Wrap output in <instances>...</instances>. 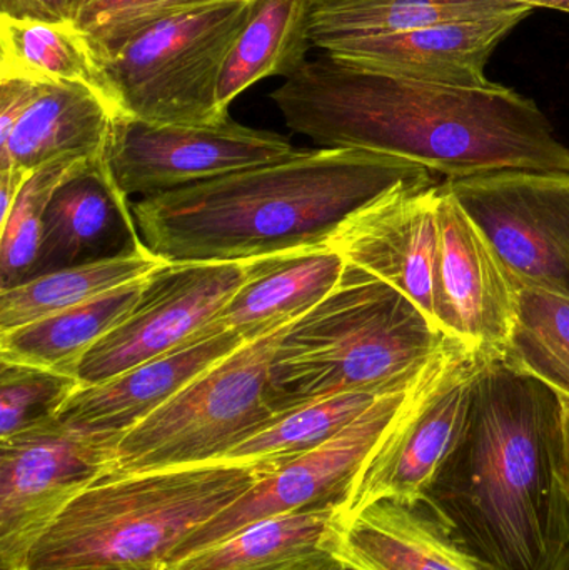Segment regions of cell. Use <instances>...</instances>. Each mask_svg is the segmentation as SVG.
<instances>
[{"label":"cell","instance_id":"obj_28","mask_svg":"<svg viewBox=\"0 0 569 570\" xmlns=\"http://www.w3.org/2000/svg\"><path fill=\"white\" fill-rule=\"evenodd\" d=\"M381 395L384 394L350 392L291 409L234 448L223 461L266 462L279 468L330 441Z\"/></svg>","mask_w":569,"mask_h":570},{"label":"cell","instance_id":"obj_4","mask_svg":"<svg viewBox=\"0 0 569 570\" xmlns=\"http://www.w3.org/2000/svg\"><path fill=\"white\" fill-rule=\"evenodd\" d=\"M451 341L400 288L346 263L337 287L281 337L267 397L283 414L350 392L387 394L416 381Z\"/></svg>","mask_w":569,"mask_h":570},{"label":"cell","instance_id":"obj_35","mask_svg":"<svg viewBox=\"0 0 569 570\" xmlns=\"http://www.w3.org/2000/svg\"><path fill=\"white\" fill-rule=\"evenodd\" d=\"M503 2L527 3L533 7H547V9L560 10V12H568L569 0H503Z\"/></svg>","mask_w":569,"mask_h":570},{"label":"cell","instance_id":"obj_18","mask_svg":"<svg viewBox=\"0 0 569 570\" xmlns=\"http://www.w3.org/2000/svg\"><path fill=\"white\" fill-rule=\"evenodd\" d=\"M106 157L89 160L53 194L33 277L146 246Z\"/></svg>","mask_w":569,"mask_h":570},{"label":"cell","instance_id":"obj_31","mask_svg":"<svg viewBox=\"0 0 569 570\" xmlns=\"http://www.w3.org/2000/svg\"><path fill=\"white\" fill-rule=\"evenodd\" d=\"M79 387L73 375L0 361V439L56 421Z\"/></svg>","mask_w":569,"mask_h":570},{"label":"cell","instance_id":"obj_33","mask_svg":"<svg viewBox=\"0 0 569 570\" xmlns=\"http://www.w3.org/2000/svg\"><path fill=\"white\" fill-rule=\"evenodd\" d=\"M43 82L0 77V142L9 137L17 120L39 94Z\"/></svg>","mask_w":569,"mask_h":570},{"label":"cell","instance_id":"obj_5","mask_svg":"<svg viewBox=\"0 0 569 570\" xmlns=\"http://www.w3.org/2000/svg\"><path fill=\"white\" fill-rule=\"evenodd\" d=\"M274 469L266 462L220 461L104 475L47 525L22 570L169 566L200 525Z\"/></svg>","mask_w":569,"mask_h":570},{"label":"cell","instance_id":"obj_13","mask_svg":"<svg viewBox=\"0 0 569 570\" xmlns=\"http://www.w3.org/2000/svg\"><path fill=\"white\" fill-rule=\"evenodd\" d=\"M244 263H166L150 274L133 314L80 362V385H94L159 357L199 335L257 269Z\"/></svg>","mask_w":569,"mask_h":570},{"label":"cell","instance_id":"obj_32","mask_svg":"<svg viewBox=\"0 0 569 570\" xmlns=\"http://www.w3.org/2000/svg\"><path fill=\"white\" fill-rule=\"evenodd\" d=\"M216 2L224 0H79L73 26L104 60L157 20Z\"/></svg>","mask_w":569,"mask_h":570},{"label":"cell","instance_id":"obj_9","mask_svg":"<svg viewBox=\"0 0 569 570\" xmlns=\"http://www.w3.org/2000/svg\"><path fill=\"white\" fill-rule=\"evenodd\" d=\"M122 438L56 419L0 439V570H22L47 525L109 472Z\"/></svg>","mask_w":569,"mask_h":570},{"label":"cell","instance_id":"obj_3","mask_svg":"<svg viewBox=\"0 0 569 570\" xmlns=\"http://www.w3.org/2000/svg\"><path fill=\"white\" fill-rule=\"evenodd\" d=\"M433 173L363 149L300 150L206 183L140 197L134 219L166 263H244L327 246L346 220Z\"/></svg>","mask_w":569,"mask_h":570},{"label":"cell","instance_id":"obj_24","mask_svg":"<svg viewBox=\"0 0 569 570\" xmlns=\"http://www.w3.org/2000/svg\"><path fill=\"white\" fill-rule=\"evenodd\" d=\"M313 0H254L249 19L220 72L217 100L223 112L237 96L266 77L296 73L314 47Z\"/></svg>","mask_w":569,"mask_h":570},{"label":"cell","instance_id":"obj_10","mask_svg":"<svg viewBox=\"0 0 569 570\" xmlns=\"http://www.w3.org/2000/svg\"><path fill=\"white\" fill-rule=\"evenodd\" d=\"M518 288L569 298V174L504 170L444 180Z\"/></svg>","mask_w":569,"mask_h":570},{"label":"cell","instance_id":"obj_15","mask_svg":"<svg viewBox=\"0 0 569 570\" xmlns=\"http://www.w3.org/2000/svg\"><path fill=\"white\" fill-rule=\"evenodd\" d=\"M438 199L436 180L398 187L346 220L330 240L347 264L400 288L431 318Z\"/></svg>","mask_w":569,"mask_h":570},{"label":"cell","instance_id":"obj_16","mask_svg":"<svg viewBox=\"0 0 569 570\" xmlns=\"http://www.w3.org/2000/svg\"><path fill=\"white\" fill-rule=\"evenodd\" d=\"M533 10L523 6L498 16L351 40L334 46L327 53L403 79L483 89L493 83L487 77L491 53Z\"/></svg>","mask_w":569,"mask_h":570},{"label":"cell","instance_id":"obj_36","mask_svg":"<svg viewBox=\"0 0 569 570\" xmlns=\"http://www.w3.org/2000/svg\"><path fill=\"white\" fill-rule=\"evenodd\" d=\"M565 479L569 491V399L563 397Z\"/></svg>","mask_w":569,"mask_h":570},{"label":"cell","instance_id":"obj_21","mask_svg":"<svg viewBox=\"0 0 569 570\" xmlns=\"http://www.w3.org/2000/svg\"><path fill=\"white\" fill-rule=\"evenodd\" d=\"M344 271L346 261L330 244L264 257L214 324L244 342L266 337L316 307L337 287Z\"/></svg>","mask_w":569,"mask_h":570},{"label":"cell","instance_id":"obj_37","mask_svg":"<svg viewBox=\"0 0 569 570\" xmlns=\"http://www.w3.org/2000/svg\"><path fill=\"white\" fill-rule=\"evenodd\" d=\"M553 570H569V548L565 551V554L561 556L560 561H558L557 568Z\"/></svg>","mask_w":569,"mask_h":570},{"label":"cell","instance_id":"obj_26","mask_svg":"<svg viewBox=\"0 0 569 570\" xmlns=\"http://www.w3.org/2000/svg\"><path fill=\"white\" fill-rule=\"evenodd\" d=\"M0 77L87 87L102 97L116 116L100 60L73 22L0 13Z\"/></svg>","mask_w":569,"mask_h":570},{"label":"cell","instance_id":"obj_2","mask_svg":"<svg viewBox=\"0 0 569 570\" xmlns=\"http://www.w3.org/2000/svg\"><path fill=\"white\" fill-rule=\"evenodd\" d=\"M426 502L481 570H553L569 548L563 397L487 355L470 414Z\"/></svg>","mask_w":569,"mask_h":570},{"label":"cell","instance_id":"obj_29","mask_svg":"<svg viewBox=\"0 0 569 570\" xmlns=\"http://www.w3.org/2000/svg\"><path fill=\"white\" fill-rule=\"evenodd\" d=\"M501 357L569 399V298L520 288L513 331Z\"/></svg>","mask_w":569,"mask_h":570},{"label":"cell","instance_id":"obj_23","mask_svg":"<svg viewBox=\"0 0 569 570\" xmlns=\"http://www.w3.org/2000/svg\"><path fill=\"white\" fill-rule=\"evenodd\" d=\"M149 277L120 285L76 307L0 334V361L77 377L87 352L122 324L143 301Z\"/></svg>","mask_w":569,"mask_h":570},{"label":"cell","instance_id":"obj_22","mask_svg":"<svg viewBox=\"0 0 569 570\" xmlns=\"http://www.w3.org/2000/svg\"><path fill=\"white\" fill-rule=\"evenodd\" d=\"M343 511L303 509L256 522L167 570H343L331 539Z\"/></svg>","mask_w":569,"mask_h":570},{"label":"cell","instance_id":"obj_20","mask_svg":"<svg viewBox=\"0 0 569 570\" xmlns=\"http://www.w3.org/2000/svg\"><path fill=\"white\" fill-rule=\"evenodd\" d=\"M114 112L77 83H42L36 99L0 142V170L32 174L63 160L106 157Z\"/></svg>","mask_w":569,"mask_h":570},{"label":"cell","instance_id":"obj_1","mask_svg":"<svg viewBox=\"0 0 569 570\" xmlns=\"http://www.w3.org/2000/svg\"><path fill=\"white\" fill-rule=\"evenodd\" d=\"M271 99L291 130L324 149L400 157L447 180L504 170L569 174V147L543 110L501 83L441 86L321 52Z\"/></svg>","mask_w":569,"mask_h":570},{"label":"cell","instance_id":"obj_19","mask_svg":"<svg viewBox=\"0 0 569 570\" xmlns=\"http://www.w3.org/2000/svg\"><path fill=\"white\" fill-rule=\"evenodd\" d=\"M331 551L356 570H481L424 501L386 499L341 515Z\"/></svg>","mask_w":569,"mask_h":570},{"label":"cell","instance_id":"obj_39","mask_svg":"<svg viewBox=\"0 0 569 570\" xmlns=\"http://www.w3.org/2000/svg\"><path fill=\"white\" fill-rule=\"evenodd\" d=\"M343 570H356V569L350 568V566L344 564Z\"/></svg>","mask_w":569,"mask_h":570},{"label":"cell","instance_id":"obj_8","mask_svg":"<svg viewBox=\"0 0 569 570\" xmlns=\"http://www.w3.org/2000/svg\"><path fill=\"white\" fill-rule=\"evenodd\" d=\"M431 364L416 381L381 395L320 448L267 472L246 494L200 525L170 564L276 515L317 508H337L344 514L364 465L420 391Z\"/></svg>","mask_w":569,"mask_h":570},{"label":"cell","instance_id":"obj_14","mask_svg":"<svg viewBox=\"0 0 569 570\" xmlns=\"http://www.w3.org/2000/svg\"><path fill=\"white\" fill-rule=\"evenodd\" d=\"M518 292L480 227L440 184L431 279L436 327L468 347L501 355L517 318Z\"/></svg>","mask_w":569,"mask_h":570},{"label":"cell","instance_id":"obj_25","mask_svg":"<svg viewBox=\"0 0 569 570\" xmlns=\"http://www.w3.org/2000/svg\"><path fill=\"white\" fill-rule=\"evenodd\" d=\"M523 6L503 0H313L311 37L314 47L327 52L351 40L481 19Z\"/></svg>","mask_w":569,"mask_h":570},{"label":"cell","instance_id":"obj_11","mask_svg":"<svg viewBox=\"0 0 569 570\" xmlns=\"http://www.w3.org/2000/svg\"><path fill=\"white\" fill-rule=\"evenodd\" d=\"M487 355L453 338L434 358L420 391L364 465L343 515L386 499L421 501L463 434Z\"/></svg>","mask_w":569,"mask_h":570},{"label":"cell","instance_id":"obj_7","mask_svg":"<svg viewBox=\"0 0 569 570\" xmlns=\"http://www.w3.org/2000/svg\"><path fill=\"white\" fill-rule=\"evenodd\" d=\"M287 327L241 345L127 431L106 475L219 462L276 421L267 379Z\"/></svg>","mask_w":569,"mask_h":570},{"label":"cell","instance_id":"obj_40","mask_svg":"<svg viewBox=\"0 0 569 570\" xmlns=\"http://www.w3.org/2000/svg\"><path fill=\"white\" fill-rule=\"evenodd\" d=\"M568 13H569V9H568Z\"/></svg>","mask_w":569,"mask_h":570},{"label":"cell","instance_id":"obj_38","mask_svg":"<svg viewBox=\"0 0 569 570\" xmlns=\"http://www.w3.org/2000/svg\"><path fill=\"white\" fill-rule=\"evenodd\" d=\"M107 570H167V566H150V568L107 569Z\"/></svg>","mask_w":569,"mask_h":570},{"label":"cell","instance_id":"obj_30","mask_svg":"<svg viewBox=\"0 0 569 570\" xmlns=\"http://www.w3.org/2000/svg\"><path fill=\"white\" fill-rule=\"evenodd\" d=\"M92 159L63 160L30 174L9 217L0 224V291L32 279L42 243L43 217L56 190Z\"/></svg>","mask_w":569,"mask_h":570},{"label":"cell","instance_id":"obj_12","mask_svg":"<svg viewBox=\"0 0 569 570\" xmlns=\"http://www.w3.org/2000/svg\"><path fill=\"white\" fill-rule=\"evenodd\" d=\"M279 134L227 117L216 124H150L114 117L106 160L124 196H156L263 164L290 159Z\"/></svg>","mask_w":569,"mask_h":570},{"label":"cell","instance_id":"obj_34","mask_svg":"<svg viewBox=\"0 0 569 570\" xmlns=\"http://www.w3.org/2000/svg\"><path fill=\"white\" fill-rule=\"evenodd\" d=\"M79 0H0V13L19 19L73 22Z\"/></svg>","mask_w":569,"mask_h":570},{"label":"cell","instance_id":"obj_27","mask_svg":"<svg viewBox=\"0 0 569 570\" xmlns=\"http://www.w3.org/2000/svg\"><path fill=\"white\" fill-rule=\"evenodd\" d=\"M164 264L166 261L144 246L120 256L42 274L0 291V334L144 279Z\"/></svg>","mask_w":569,"mask_h":570},{"label":"cell","instance_id":"obj_17","mask_svg":"<svg viewBox=\"0 0 569 570\" xmlns=\"http://www.w3.org/2000/svg\"><path fill=\"white\" fill-rule=\"evenodd\" d=\"M246 344L213 324L179 347L94 385H80L57 421L70 428L126 434L186 387L200 372Z\"/></svg>","mask_w":569,"mask_h":570},{"label":"cell","instance_id":"obj_6","mask_svg":"<svg viewBox=\"0 0 569 570\" xmlns=\"http://www.w3.org/2000/svg\"><path fill=\"white\" fill-rule=\"evenodd\" d=\"M254 0H224L157 20L100 60L117 117L150 124H216L220 72Z\"/></svg>","mask_w":569,"mask_h":570}]
</instances>
